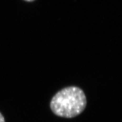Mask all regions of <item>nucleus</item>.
<instances>
[{
	"instance_id": "nucleus-2",
	"label": "nucleus",
	"mask_w": 122,
	"mask_h": 122,
	"mask_svg": "<svg viewBox=\"0 0 122 122\" xmlns=\"http://www.w3.org/2000/svg\"><path fill=\"white\" fill-rule=\"evenodd\" d=\"M0 122H5V119L4 116L2 115V114L0 112Z\"/></svg>"
},
{
	"instance_id": "nucleus-3",
	"label": "nucleus",
	"mask_w": 122,
	"mask_h": 122,
	"mask_svg": "<svg viewBox=\"0 0 122 122\" xmlns=\"http://www.w3.org/2000/svg\"><path fill=\"white\" fill-rule=\"evenodd\" d=\"M25 1H27V2H32V1H34L35 0H24Z\"/></svg>"
},
{
	"instance_id": "nucleus-1",
	"label": "nucleus",
	"mask_w": 122,
	"mask_h": 122,
	"mask_svg": "<svg viewBox=\"0 0 122 122\" xmlns=\"http://www.w3.org/2000/svg\"><path fill=\"white\" fill-rule=\"evenodd\" d=\"M86 106V96L83 90L77 86L66 87L53 96L50 103L55 115L72 118L80 115Z\"/></svg>"
}]
</instances>
